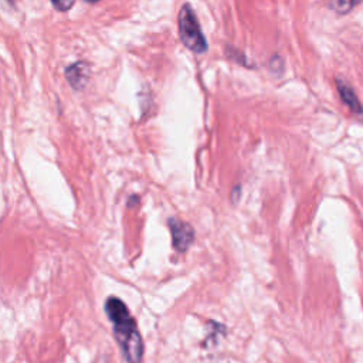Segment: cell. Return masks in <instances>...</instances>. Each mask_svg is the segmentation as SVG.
I'll return each instance as SVG.
<instances>
[{
	"instance_id": "5b68a950",
	"label": "cell",
	"mask_w": 363,
	"mask_h": 363,
	"mask_svg": "<svg viewBox=\"0 0 363 363\" xmlns=\"http://www.w3.org/2000/svg\"><path fill=\"white\" fill-rule=\"evenodd\" d=\"M336 88L342 102L350 109V112L357 118H363V106L356 92L353 91V88L347 82H345L342 78H336Z\"/></svg>"
},
{
	"instance_id": "277c9868",
	"label": "cell",
	"mask_w": 363,
	"mask_h": 363,
	"mask_svg": "<svg viewBox=\"0 0 363 363\" xmlns=\"http://www.w3.org/2000/svg\"><path fill=\"white\" fill-rule=\"evenodd\" d=\"M89 77H91V67L85 61L74 62L69 67H67V69H65L67 81L77 91H81L86 86Z\"/></svg>"
},
{
	"instance_id": "52a82bcc",
	"label": "cell",
	"mask_w": 363,
	"mask_h": 363,
	"mask_svg": "<svg viewBox=\"0 0 363 363\" xmlns=\"http://www.w3.org/2000/svg\"><path fill=\"white\" fill-rule=\"evenodd\" d=\"M74 1H75V0H51L52 6H54L57 10H60V11H67V10H69V9L72 7Z\"/></svg>"
},
{
	"instance_id": "7a4b0ae2",
	"label": "cell",
	"mask_w": 363,
	"mask_h": 363,
	"mask_svg": "<svg viewBox=\"0 0 363 363\" xmlns=\"http://www.w3.org/2000/svg\"><path fill=\"white\" fill-rule=\"evenodd\" d=\"M179 34L183 44L194 52H204L208 47L197 16L187 3L183 4L179 11Z\"/></svg>"
},
{
	"instance_id": "8992f818",
	"label": "cell",
	"mask_w": 363,
	"mask_h": 363,
	"mask_svg": "<svg viewBox=\"0 0 363 363\" xmlns=\"http://www.w3.org/2000/svg\"><path fill=\"white\" fill-rule=\"evenodd\" d=\"M363 0H329V7L336 14H347L350 13L356 6H359Z\"/></svg>"
},
{
	"instance_id": "9c48e42d",
	"label": "cell",
	"mask_w": 363,
	"mask_h": 363,
	"mask_svg": "<svg viewBox=\"0 0 363 363\" xmlns=\"http://www.w3.org/2000/svg\"><path fill=\"white\" fill-rule=\"evenodd\" d=\"M88 3H95V1H98V0H86Z\"/></svg>"
},
{
	"instance_id": "ba28073f",
	"label": "cell",
	"mask_w": 363,
	"mask_h": 363,
	"mask_svg": "<svg viewBox=\"0 0 363 363\" xmlns=\"http://www.w3.org/2000/svg\"><path fill=\"white\" fill-rule=\"evenodd\" d=\"M238 197H240V186H235L231 193V199H233V201H237Z\"/></svg>"
},
{
	"instance_id": "6da1fadb",
	"label": "cell",
	"mask_w": 363,
	"mask_h": 363,
	"mask_svg": "<svg viewBox=\"0 0 363 363\" xmlns=\"http://www.w3.org/2000/svg\"><path fill=\"white\" fill-rule=\"evenodd\" d=\"M105 312L113 325V333L128 363H142L143 340L136 322L128 311V306L119 298L111 296L105 302Z\"/></svg>"
},
{
	"instance_id": "3957f363",
	"label": "cell",
	"mask_w": 363,
	"mask_h": 363,
	"mask_svg": "<svg viewBox=\"0 0 363 363\" xmlns=\"http://www.w3.org/2000/svg\"><path fill=\"white\" fill-rule=\"evenodd\" d=\"M169 227L172 233L173 248L179 252H184L189 250L191 242L194 241V230L189 223L180 221L177 218L169 220Z\"/></svg>"
}]
</instances>
